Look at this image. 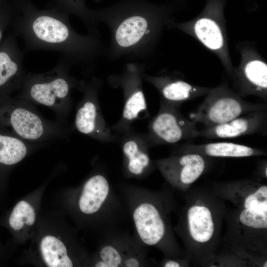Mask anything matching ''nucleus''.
Instances as JSON below:
<instances>
[{
	"label": "nucleus",
	"mask_w": 267,
	"mask_h": 267,
	"mask_svg": "<svg viewBox=\"0 0 267 267\" xmlns=\"http://www.w3.org/2000/svg\"><path fill=\"white\" fill-rule=\"evenodd\" d=\"M211 190L235 207L226 211V233L222 241L228 251L259 264L267 256V185L243 179L214 183Z\"/></svg>",
	"instance_id": "f257e3e1"
},
{
	"label": "nucleus",
	"mask_w": 267,
	"mask_h": 267,
	"mask_svg": "<svg viewBox=\"0 0 267 267\" xmlns=\"http://www.w3.org/2000/svg\"><path fill=\"white\" fill-rule=\"evenodd\" d=\"M20 12L11 17L15 35L24 41L25 50L58 52L72 65L89 63L101 53L97 36L82 35L71 27L68 15L57 10H39L21 4Z\"/></svg>",
	"instance_id": "f03ea898"
},
{
	"label": "nucleus",
	"mask_w": 267,
	"mask_h": 267,
	"mask_svg": "<svg viewBox=\"0 0 267 267\" xmlns=\"http://www.w3.org/2000/svg\"><path fill=\"white\" fill-rule=\"evenodd\" d=\"M188 190L173 229L181 239L185 257L191 264L204 267L218 252L226 206L224 200L211 190Z\"/></svg>",
	"instance_id": "7ed1b4c3"
},
{
	"label": "nucleus",
	"mask_w": 267,
	"mask_h": 267,
	"mask_svg": "<svg viewBox=\"0 0 267 267\" xmlns=\"http://www.w3.org/2000/svg\"><path fill=\"white\" fill-rule=\"evenodd\" d=\"M133 222L134 237L145 247H154L165 257H186L172 226L176 202L169 189L153 191L126 185L120 189Z\"/></svg>",
	"instance_id": "20e7f679"
},
{
	"label": "nucleus",
	"mask_w": 267,
	"mask_h": 267,
	"mask_svg": "<svg viewBox=\"0 0 267 267\" xmlns=\"http://www.w3.org/2000/svg\"><path fill=\"white\" fill-rule=\"evenodd\" d=\"M68 193L67 208L80 226L92 228L104 234L114 231L125 204L105 176L93 175Z\"/></svg>",
	"instance_id": "39448f33"
},
{
	"label": "nucleus",
	"mask_w": 267,
	"mask_h": 267,
	"mask_svg": "<svg viewBox=\"0 0 267 267\" xmlns=\"http://www.w3.org/2000/svg\"><path fill=\"white\" fill-rule=\"evenodd\" d=\"M29 260L47 267H88L90 256L72 229L38 220Z\"/></svg>",
	"instance_id": "423d86ee"
},
{
	"label": "nucleus",
	"mask_w": 267,
	"mask_h": 267,
	"mask_svg": "<svg viewBox=\"0 0 267 267\" xmlns=\"http://www.w3.org/2000/svg\"><path fill=\"white\" fill-rule=\"evenodd\" d=\"M72 64L61 57L51 70L43 73H25L15 97L51 109L60 122L65 120L70 108V91L77 85L69 74Z\"/></svg>",
	"instance_id": "0eeeda50"
},
{
	"label": "nucleus",
	"mask_w": 267,
	"mask_h": 267,
	"mask_svg": "<svg viewBox=\"0 0 267 267\" xmlns=\"http://www.w3.org/2000/svg\"><path fill=\"white\" fill-rule=\"evenodd\" d=\"M0 129L35 143L66 135L62 123L46 119L34 104L5 93H0Z\"/></svg>",
	"instance_id": "6e6552de"
},
{
	"label": "nucleus",
	"mask_w": 267,
	"mask_h": 267,
	"mask_svg": "<svg viewBox=\"0 0 267 267\" xmlns=\"http://www.w3.org/2000/svg\"><path fill=\"white\" fill-rule=\"evenodd\" d=\"M267 108L266 104L245 101L226 86H222L212 89L198 108L189 115V118L196 123L210 127Z\"/></svg>",
	"instance_id": "1a4fd4ad"
},
{
	"label": "nucleus",
	"mask_w": 267,
	"mask_h": 267,
	"mask_svg": "<svg viewBox=\"0 0 267 267\" xmlns=\"http://www.w3.org/2000/svg\"><path fill=\"white\" fill-rule=\"evenodd\" d=\"M105 237L95 253L90 256L88 267H141L152 265L147 258L146 247L134 237L115 231Z\"/></svg>",
	"instance_id": "9d476101"
},
{
	"label": "nucleus",
	"mask_w": 267,
	"mask_h": 267,
	"mask_svg": "<svg viewBox=\"0 0 267 267\" xmlns=\"http://www.w3.org/2000/svg\"><path fill=\"white\" fill-rule=\"evenodd\" d=\"M155 164L173 188L186 192L206 171L208 160L198 153H180L156 160Z\"/></svg>",
	"instance_id": "9b49d317"
},
{
	"label": "nucleus",
	"mask_w": 267,
	"mask_h": 267,
	"mask_svg": "<svg viewBox=\"0 0 267 267\" xmlns=\"http://www.w3.org/2000/svg\"><path fill=\"white\" fill-rule=\"evenodd\" d=\"M153 22L140 14H132L116 21L112 30V46L115 51L126 53L146 44L153 31Z\"/></svg>",
	"instance_id": "f8f14e48"
},
{
	"label": "nucleus",
	"mask_w": 267,
	"mask_h": 267,
	"mask_svg": "<svg viewBox=\"0 0 267 267\" xmlns=\"http://www.w3.org/2000/svg\"><path fill=\"white\" fill-rule=\"evenodd\" d=\"M153 134L160 141L174 143L200 136L196 123L183 116L174 108H163L151 126Z\"/></svg>",
	"instance_id": "ddd939ff"
},
{
	"label": "nucleus",
	"mask_w": 267,
	"mask_h": 267,
	"mask_svg": "<svg viewBox=\"0 0 267 267\" xmlns=\"http://www.w3.org/2000/svg\"><path fill=\"white\" fill-rule=\"evenodd\" d=\"M23 59L15 37L8 35L0 44V93L10 95L20 89L26 73Z\"/></svg>",
	"instance_id": "4468645a"
},
{
	"label": "nucleus",
	"mask_w": 267,
	"mask_h": 267,
	"mask_svg": "<svg viewBox=\"0 0 267 267\" xmlns=\"http://www.w3.org/2000/svg\"><path fill=\"white\" fill-rule=\"evenodd\" d=\"M267 109L256 110L229 121L205 127L200 130V136L207 138H230L257 133H267Z\"/></svg>",
	"instance_id": "2eb2a0df"
},
{
	"label": "nucleus",
	"mask_w": 267,
	"mask_h": 267,
	"mask_svg": "<svg viewBox=\"0 0 267 267\" xmlns=\"http://www.w3.org/2000/svg\"><path fill=\"white\" fill-rule=\"evenodd\" d=\"M42 190L34 192L14 206L8 219V226L17 242L23 243L32 239L38 222Z\"/></svg>",
	"instance_id": "dca6fc26"
},
{
	"label": "nucleus",
	"mask_w": 267,
	"mask_h": 267,
	"mask_svg": "<svg viewBox=\"0 0 267 267\" xmlns=\"http://www.w3.org/2000/svg\"><path fill=\"white\" fill-rule=\"evenodd\" d=\"M240 90L239 95H253L267 99V65L259 59L246 62L237 73Z\"/></svg>",
	"instance_id": "f3484780"
},
{
	"label": "nucleus",
	"mask_w": 267,
	"mask_h": 267,
	"mask_svg": "<svg viewBox=\"0 0 267 267\" xmlns=\"http://www.w3.org/2000/svg\"><path fill=\"white\" fill-rule=\"evenodd\" d=\"M192 152L206 157L243 158L267 155L261 149L229 142H211L185 145L180 153Z\"/></svg>",
	"instance_id": "a211bd4d"
},
{
	"label": "nucleus",
	"mask_w": 267,
	"mask_h": 267,
	"mask_svg": "<svg viewBox=\"0 0 267 267\" xmlns=\"http://www.w3.org/2000/svg\"><path fill=\"white\" fill-rule=\"evenodd\" d=\"M37 145L0 129V177L22 161Z\"/></svg>",
	"instance_id": "6ab92c4d"
},
{
	"label": "nucleus",
	"mask_w": 267,
	"mask_h": 267,
	"mask_svg": "<svg viewBox=\"0 0 267 267\" xmlns=\"http://www.w3.org/2000/svg\"><path fill=\"white\" fill-rule=\"evenodd\" d=\"M159 86L164 97L173 102H182L207 95L211 89L192 85L182 80L160 81Z\"/></svg>",
	"instance_id": "aec40b11"
},
{
	"label": "nucleus",
	"mask_w": 267,
	"mask_h": 267,
	"mask_svg": "<svg viewBox=\"0 0 267 267\" xmlns=\"http://www.w3.org/2000/svg\"><path fill=\"white\" fill-rule=\"evenodd\" d=\"M193 29L196 38L207 48L218 53L224 52V36L216 20L208 17H201L195 21Z\"/></svg>",
	"instance_id": "412c9836"
},
{
	"label": "nucleus",
	"mask_w": 267,
	"mask_h": 267,
	"mask_svg": "<svg viewBox=\"0 0 267 267\" xmlns=\"http://www.w3.org/2000/svg\"><path fill=\"white\" fill-rule=\"evenodd\" d=\"M85 99L78 108L75 117L77 129L84 134L94 135L98 132L99 119L97 109L91 99L92 89L90 86L84 88Z\"/></svg>",
	"instance_id": "4be33fe9"
},
{
	"label": "nucleus",
	"mask_w": 267,
	"mask_h": 267,
	"mask_svg": "<svg viewBox=\"0 0 267 267\" xmlns=\"http://www.w3.org/2000/svg\"><path fill=\"white\" fill-rule=\"evenodd\" d=\"M127 158V167L130 174L139 176L143 174L150 163L148 154L141 151L137 143L133 140L127 142L123 146Z\"/></svg>",
	"instance_id": "5701e85b"
},
{
	"label": "nucleus",
	"mask_w": 267,
	"mask_h": 267,
	"mask_svg": "<svg viewBox=\"0 0 267 267\" xmlns=\"http://www.w3.org/2000/svg\"><path fill=\"white\" fill-rule=\"evenodd\" d=\"M204 267H250V264L242 257L229 251L218 252Z\"/></svg>",
	"instance_id": "b1692460"
},
{
	"label": "nucleus",
	"mask_w": 267,
	"mask_h": 267,
	"mask_svg": "<svg viewBox=\"0 0 267 267\" xmlns=\"http://www.w3.org/2000/svg\"><path fill=\"white\" fill-rule=\"evenodd\" d=\"M146 108L143 92L140 90H136L130 95L126 101L123 111V117L128 120H133Z\"/></svg>",
	"instance_id": "393cba45"
},
{
	"label": "nucleus",
	"mask_w": 267,
	"mask_h": 267,
	"mask_svg": "<svg viewBox=\"0 0 267 267\" xmlns=\"http://www.w3.org/2000/svg\"><path fill=\"white\" fill-rule=\"evenodd\" d=\"M191 263L186 257L165 258L160 263L159 266L163 267H187Z\"/></svg>",
	"instance_id": "a878e982"
},
{
	"label": "nucleus",
	"mask_w": 267,
	"mask_h": 267,
	"mask_svg": "<svg viewBox=\"0 0 267 267\" xmlns=\"http://www.w3.org/2000/svg\"><path fill=\"white\" fill-rule=\"evenodd\" d=\"M11 16L8 13L0 12V44L7 26L10 24Z\"/></svg>",
	"instance_id": "bb28decb"
},
{
	"label": "nucleus",
	"mask_w": 267,
	"mask_h": 267,
	"mask_svg": "<svg viewBox=\"0 0 267 267\" xmlns=\"http://www.w3.org/2000/svg\"><path fill=\"white\" fill-rule=\"evenodd\" d=\"M259 174L264 178H267V161H265L261 163L259 168Z\"/></svg>",
	"instance_id": "cd10ccee"
}]
</instances>
